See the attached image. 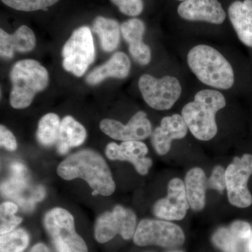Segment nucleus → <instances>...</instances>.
Here are the masks:
<instances>
[{
	"instance_id": "nucleus-32",
	"label": "nucleus",
	"mask_w": 252,
	"mask_h": 252,
	"mask_svg": "<svg viewBox=\"0 0 252 252\" xmlns=\"http://www.w3.org/2000/svg\"><path fill=\"white\" fill-rule=\"evenodd\" d=\"M30 252H50V250L44 244L38 243L32 248Z\"/></svg>"
},
{
	"instance_id": "nucleus-29",
	"label": "nucleus",
	"mask_w": 252,
	"mask_h": 252,
	"mask_svg": "<svg viewBox=\"0 0 252 252\" xmlns=\"http://www.w3.org/2000/svg\"><path fill=\"white\" fill-rule=\"evenodd\" d=\"M207 183L209 187L222 193L226 189L224 168L221 166L215 167L212 171L211 177L207 181Z\"/></svg>"
},
{
	"instance_id": "nucleus-2",
	"label": "nucleus",
	"mask_w": 252,
	"mask_h": 252,
	"mask_svg": "<svg viewBox=\"0 0 252 252\" xmlns=\"http://www.w3.org/2000/svg\"><path fill=\"white\" fill-rule=\"evenodd\" d=\"M223 94L213 89H204L195 94L193 101L183 107L182 116L192 135L201 141L212 140L217 135L216 114L224 108Z\"/></svg>"
},
{
	"instance_id": "nucleus-26",
	"label": "nucleus",
	"mask_w": 252,
	"mask_h": 252,
	"mask_svg": "<svg viewBox=\"0 0 252 252\" xmlns=\"http://www.w3.org/2000/svg\"><path fill=\"white\" fill-rule=\"evenodd\" d=\"M18 211V206L11 202H5L0 206V233L6 234L14 230L22 222V218L16 217L15 213Z\"/></svg>"
},
{
	"instance_id": "nucleus-7",
	"label": "nucleus",
	"mask_w": 252,
	"mask_h": 252,
	"mask_svg": "<svg viewBox=\"0 0 252 252\" xmlns=\"http://www.w3.org/2000/svg\"><path fill=\"white\" fill-rule=\"evenodd\" d=\"M138 86L146 103L160 111L171 109L180 99L182 91L178 79L170 76L157 79L150 74H143Z\"/></svg>"
},
{
	"instance_id": "nucleus-11",
	"label": "nucleus",
	"mask_w": 252,
	"mask_h": 252,
	"mask_svg": "<svg viewBox=\"0 0 252 252\" xmlns=\"http://www.w3.org/2000/svg\"><path fill=\"white\" fill-rule=\"evenodd\" d=\"M101 130L114 140L141 141L152 135V124L145 112L140 111L131 118L127 125L113 119H103L99 124Z\"/></svg>"
},
{
	"instance_id": "nucleus-22",
	"label": "nucleus",
	"mask_w": 252,
	"mask_h": 252,
	"mask_svg": "<svg viewBox=\"0 0 252 252\" xmlns=\"http://www.w3.org/2000/svg\"><path fill=\"white\" fill-rule=\"evenodd\" d=\"M93 30L98 35L102 49L112 52L120 41L121 26L116 20L98 16L94 19Z\"/></svg>"
},
{
	"instance_id": "nucleus-21",
	"label": "nucleus",
	"mask_w": 252,
	"mask_h": 252,
	"mask_svg": "<svg viewBox=\"0 0 252 252\" xmlns=\"http://www.w3.org/2000/svg\"><path fill=\"white\" fill-rule=\"evenodd\" d=\"M86 138L85 127L74 118L67 116L63 119L60 127L58 152L61 154H67L69 149L79 147L84 143Z\"/></svg>"
},
{
	"instance_id": "nucleus-23",
	"label": "nucleus",
	"mask_w": 252,
	"mask_h": 252,
	"mask_svg": "<svg viewBox=\"0 0 252 252\" xmlns=\"http://www.w3.org/2000/svg\"><path fill=\"white\" fill-rule=\"evenodd\" d=\"M61 124L59 116L54 113H49L41 117L36 131L38 142L46 147L58 143Z\"/></svg>"
},
{
	"instance_id": "nucleus-10",
	"label": "nucleus",
	"mask_w": 252,
	"mask_h": 252,
	"mask_svg": "<svg viewBox=\"0 0 252 252\" xmlns=\"http://www.w3.org/2000/svg\"><path fill=\"white\" fill-rule=\"evenodd\" d=\"M252 175V155L244 154L235 157L225 170V182L230 203L239 208H246L252 204V196L248 182Z\"/></svg>"
},
{
	"instance_id": "nucleus-16",
	"label": "nucleus",
	"mask_w": 252,
	"mask_h": 252,
	"mask_svg": "<svg viewBox=\"0 0 252 252\" xmlns=\"http://www.w3.org/2000/svg\"><path fill=\"white\" fill-rule=\"evenodd\" d=\"M144 32V23L138 18H132L121 26V32L128 44L131 57L141 65L148 64L152 58L150 48L143 42Z\"/></svg>"
},
{
	"instance_id": "nucleus-5",
	"label": "nucleus",
	"mask_w": 252,
	"mask_h": 252,
	"mask_svg": "<svg viewBox=\"0 0 252 252\" xmlns=\"http://www.w3.org/2000/svg\"><path fill=\"white\" fill-rule=\"evenodd\" d=\"M44 224L56 252H88L84 239L76 232L72 214L56 207L48 212Z\"/></svg>"
},
{
	"instance_id": "nucleus-20",
	"label": "nucleus",
	"mask_w": 252,
	"mask_h": 252,
	"mask_svg": "<svg viewBox=\"0 0 252 252\" xmlns=\"http://www.w3.org/2000/svg\"><path fill=\"white\" fill-rule=\"evenodd\" d=\"M206 176L200 167L190 169L185 177V189L189 206L195 211H200L205 205Z\"/></svg>"
},
{
	"instance_id": "nucleus-27",
	"label": "nucleus",
	"mask_w": 252,
	"mask_h": 252,
	"mask_svg": "<svg viewBox=\"0 0 252 252\" xmlns=\"http://www.w3.org/2000/svg\"><path fill=\"white\" fill-rule=\"evenodd\" d=\"M4 4L12 9L22 11H34L37 10L47 11L59 0H1Z\"/></svg>"
},
{
	"instance_id": "nucleus-8",
	"label": "nucleus",
	"mask_w": 252,
	"mask_h": 252,
	"mask_svg": "<svg viewBox=\"0 0 252 252\" xmlns=\"http://www.w3.org/2000/svg\"><path fill=\"white\" fill-rule=\"evenodd\" d=\"M134 243L138 246L158 245L174 248L183 245L185 235L179 225L165 220H143L136 228Z\"/></svg>"
},
{
	"instance_id": "nucleus-19",
	"label": "nucleus",
	"mask_w": 252,
	"mask_h": 252,
	"mask_svg": "<svg viewBox=\"0 0 252 252\" xmlns=\"http://www.w3.org/2000/svg\"><path fill=\"white\" fill-rule=\"evenodd\" d=\"M130 61L127 55L117 52L112 57L88 75L86 81L89 85H97L107 78L124 79L127 77L130 70Z\"/></svg>"
},
{
	"instance_id": "nucleus-35",
	"label": "nucleus",
	"mask_w": 252,
	"mask_h": 252,
	"mask_svg": "<svg viewBox=\"0 0 252 252\" xmlns=\"http://www.w3.org/2000/svg\"></svg>"
},
{
	"instance_id": "nucleus-15",
	"label": "nucleus",
	"mask_w": 252,
	"mask_h": 252,
	"mask_svg": "<svg viewBox=\"0 0 252 252\" xmlns=\"http://www.w3.org/2000/svg\"><path fill=\"white\" fill-rule=\"evenodd\" d=\"M188 126L180 114H173L162 119L160 126L152 132V143L159 155H165L171 148L172 142L184 138L188 132Z\"/></svg>"
},
{
	"instance_id": "nucleus-17",
	"label": "nucleus",
	"mask_w": 252,
	"mask_h": 252,
	"mask_svg": "<svg viewBox=\"0 0 252 252\" xmlns=\"http://www.w3.org/2000/svg\"><path fill=\"white\" fill-rule=\"evenodd\" d=\"M35 44V35L28 26H21L12 34L0 30V54L3 59H12L16 51L30 52L34 49Z\"/></svg>"
},
{
	"instance_id": "nucleus-12",
	"label": "nucleus",
	"mask_w": 252,
	"mask_h": 252,
	"mask_svg": "<svg viewBox=\"0 0 252 252\" xmlns=\"http://www.w3.org/2000/svg\"><path fill=\"white\" fill-rule=\"evenodd\" d=\"M189 208L185 185L180 179L169 182L166 198L158 200L154 206L156 217L165 220H182Z\"/></svg>"
},
{
	"instance_id": "nucleus-28",
	"label": "nucleus",
	"mask_w": 252,
	"mask_h": 252,
	"mask_svg": "<svg viewBox=\"0 0 252 252\" xmlns=\"http://www.w3.org/2000/svg\"><path fill=\"white\" fill-rule=\"evenodd\" d=\"M119 11L129 16H137L142 12L144 3L142 0H111Z\"/></svg>"
},
{
	"instance_id": "nucleus-33",
	"label": "nucleus",
	"mask_w": 252,
	"mask_h": 252,
	"mask_svg": "<svg viewBox=\"0 0 252 252\" xmlns=\"http://www.w3.org/2000/svg\"><path fill=\"white\" fill-rule=\"evenodd\" d=\"M245 252H252V234L245 244Z\"/></svg>"
},
{
	"instance_id": "nucleus-31",
	"label": "nucleus",
	"mask_w": 252,
	"mask_h": 252,
	"mask_svg": "<svg viewBox=\"0 0 252 252\" xmlns=\"http://www.w3.org/2000/svg\"><path fill=\"white\" fill-rule=\"evenodd\" d=\"M0 144L7 150L14 152L17 148V142L12 132L6 127L0 126Z\"/></svg>"
},
{
	"instance_id": "nucleus-6",
	"label": "nucleus",
	"mask_w": 252,
	"mask_h": 252,
	"mask_svg": "<svg viewBox=\"0 0 252 252\" xmlns=\"http://www.w3.org/2000/svg\"><path fill=\"white\" fill-rule=\"evenodd\" d=\"M63 67L80 77L94 59V39L90 28L83 26L74 31L63 49Z\"/></svg>"
},
{
	"instance_id": "nucleus-34",
	"label": "nucleus",
	"mask_w": 252,
	"mask_h": 252,
	"mask_svg": "<svg viewBox=\"0 0 252 252\" xmlns=\"http://www.w3.org/2000/svg\"><path fill=\"white\" fill-rule=\"evenodd\" d=\"M180 1H185V0H180Z\"/></svg>"
},
{
	"instance_id": "nucleus-25",
	"label": "nucleus",
	"mask_w": 252,
	"mask_h": 252,
	"mask_svg": "<svg viewBox=\"0 0 252 252\" xmlns=\"http://www.w3.org/2000/svg\"><path fill=\"white\" fill-rule=\"evenodd\" d=\"M212 242L223 252H241L242 245L245 243L240 241L232 233L230 228H220L212 237Z\"/></svg>"
},
{
	"instance_id": "nucleus-1",
	"label": "nucleus",
	"mask_w": 252,
	"mask_h": 252,
	"mask_svg": "<svg viewBox=\"0 0 252 252\" xmlns=\"http://www.w3.org/2000/svg\"><path fill=\"white\" fill-rule=\"evenodd\" d=\"M58 175L65 180L81 178L94 190L93 195H112L116 185L108 165L102 156L85 149L66 158L59 165Z\"/></svg>"
},
{
	"instance_id": "nucleus-9",
	"label": "nucleus",
	"mask_w": 252,
	"mask_h": 252,
	"mask_svg": "<svg viewBox=\"0 0 252 252\" xmlns=\"http://www.w3.org/2000/svg\"><path fill=\"white\" fill-rule=\"evenodd\" d=\"M136 224L135 213L130 209L117 205L112 212H104L97 218L94 238L99 243H105L119 234L124 240H130L135 235Z\"/></svg>"
},
{
	"instance_id": "nucleus-24",
	"label": "nucleus",
	"mask_w": 252,
	"mask_h": 252,
	"mask_svg": "<svg viewBox=\"0 0 252 252\" xmlns=\"http://www.w3.org/2000/svg\"><path fill=\"white\" fill-rule=\"evenodd\" d=\"M29 243L28 232L23 228H18L6 234L1 235L0 252H23Z\"/></svg>"
},
{
	"instance_id": "nucleus-14",
	"label": "nucleus",
	"mask_w": 252,
	"mask_h": 252,
	"mask_svg": "<svg viewBox=\"0 0 252 252\" xmlns=\"http://www.w3.org/2000/svg\"><path fill=\"white\" fill-rule=\"evenodd\" d=\"M181 18L189 21H203L220 25L226 14L218 0H185L177 8Z\"/></svg>"
},
{
	"instance_id": "nucleus-18",
	"label": "nucleus",
	"mask_w": 252,
	"mask_h": 252,
	"mask_svg": "<svg viewBox=\"0 0 252 252\" xmlns=\"http://www.w3.org/2000/svg\"><path fill=\"white\" fill-rule=\"evenodd\" d=\"M228 16L239 39L252 48V0L233 1L228 8Z\"/></svg>"
},
{
	"instance_id": "nucleus-3",
	"label": "nucleus",
	"mask_w": 252,
	"mask_h": 252,
	"mask_svg": "<svg viewBox=\"0 0 252 252\" xmlns=\"http://www.w3.org/2000/svg\"><path fill=\"white\" fill-rule=\"evenodd\" d=\"M187 63L190 70L205 85L227 90L234 84L231 64L212 46L205 44L194 46L187 56Z\"/></svg>"
},
{
	"instance_id": "nucleus-30",
	"label": "nucleus",
	"mask_w": 252,
	"mask_h": 252,
	"mask_svg": "<svg viewBox=\"0 0 252 252\" xmlns=\"http://www.w3.org/2000/svg\"><path fill=\"white\" fill-rule=\"evenodd\" d=\"M229 228L233 234L244 243H246L252 234L251 225L244 220H235Z\"/></svg>"
},
{
	"instance_id": "nucleus-13",
	"label": "nucleus",
	"mask_w": 252,
	"mask_h": 252,
	"mask_svg": "<svg viewBox=\"0 0 252 252\" xmlns=\"http://www.w3.org/2000/svg\"><path fill=\"white\" fill-rule=\"evenodd\" d=\"M147 154L148 148L141 141H126L119 145L111 142L105 149L106 156L110 160L129 161L142 175L148 173L153 162L152 159L146 157Z\"/></svg>"
},
{
	"instance_id": "nucleus-4",
	"label": "nucleus",
	"mask_w": 252,
	"mask_h": 252,
	"mask_svg": "<svg viewBox=\"0 0 252 252\" xmlns=\"http://www.w3.org/2000/svg\"><path fill=\"white\" fill-rule=\"evenodd\" d=\"M10 78L12 90L10 104L14 109L27 108L34 96L44 91L49 84V73L45 67L34 60H23L14 64Z\"/></svg>"
}]
</instances>
